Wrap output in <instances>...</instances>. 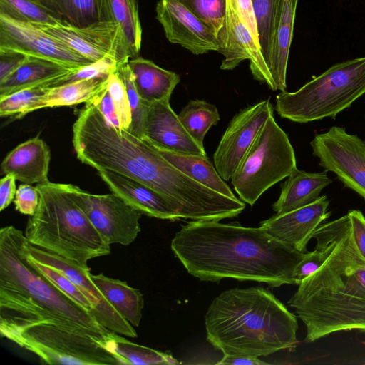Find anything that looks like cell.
Returning a JSON list of instances; mask_svg holds the SVG:
<instances>
[{"label": "cell", "mask_w": 365, "mask_h": 365, "mask_svg": "<svg viewBox=\"0 0 365 365\" xmlns=\"http://www.w3.org/2000/svg\"><path fill=\"white\" fill-rule=\"evenodd\" d=\"M189 274L201 281H254L272 287L297 285L295 269L304 252L261 227L216 220H191L170 244Z\"/></svg>", "instance_id": "1"}, {"label": "cell", "mask_w": 365, "mask_h": 365, "mask_svg": "<svg viewBox=\"0 0 365 365\" xmlns=\"http://www.w3.org/2000/svg\"><path fill=\"white\" fill-rule=\"evenodd\" d=\"M329 224L333 248L328 258L288 301L306 327L307 343L339 331L365 333V259L348 214Z\"/></svg>", "instance_id": "2"}, {"label": "cell", "mask_w": 365, "mask_h": 365, "mask_svg": "<svg viewBox=\"0 0 365 365\" xmlns=\"http://www.w3.org/2000/svg\"><path fill=\"white\" fill-rule=\"evenodd\" d=\"M24 237L13 225L0 230V334L46 322L87 333L107 344L111 331L26 260Z\"/></svg>", "instance_id": "3"}, {"label": "cell", "mask_w": 365, "mask_h": 365, "mask_svg": "<svg viewBox=\"0 0 365 365\" xmlns=\"http://www.w3.org/2000/svg\"><path fill=\"white\" fill-rule=\"evenodd\" d=\"M207 341L224 354L265 356L297 344L298 324L262 287L234 288L216 297L205 316Z\"/></svg>", "instance_id": "4"}, {"label": "cell", "mask_w": 365, "mask_h": 365, "mask_svg": "<svg viewBox=\"0 0 365 365\" xmlns=\"http://www.w3.org/2000/svg\"><path fill=\"white\" fill-rule=\"evenodd\" d=\"M39 200L28 219V241L85 269L93 258L110 253L107 244L71 197L68 184H37Z\"/></svg>", "instance_id": "5"}, {"label": "cell", "mask_w": 365, "mask_h": 365, "mask_svg": "<svg viewBox=\"0 0 365 365\" xmlns=\"http://www.w3.org/2000/svg\"><path fill=\"white\" fill-rule=\"evenodd\" d=\"M365 94V57L333 65L294 92L282 91L274 109L282 118L306 123L336 115Z\"/></svg>", "instance_id": "6"}, {"label": "cell", "mask_w": 365, "mask_h": 365, "mask_svg": "<svg viewBox=\"0 0 365 365\" xmlns=\"http://www.w3.org/2000/svg\"><path fill=\"white\" fill-rule=\"evenodd\" d=\"M297 169L294 148L273 115L257 134L230 180L240 200L252 206L265 191Z\"/></svg>", "instance_id": "7"}, {"label": "cell", "mask_w": 365, "mask_h": 365, "mask_svg": "<svg viewBox=\"0 0 365 365\" xmlns=\"http://www.w3.org/2000/svg\"><path fill=\"white\" fill-rule=\"evenodd\" d=\"M48 364L120 365L107 344L87 333L42 322L1 334Z\"/></svg>", "instance_id": "8"}, {"label": "cell", "mask_w": 365, "mask_h": 365, "mask_svg": "<svg viewBox=\"0 0 365 365\" xmlns=\"http://www.w3.org/2000/svg\"><path fill=\"white\" fill-rule=\"evenodd\" d=\"M310 145L319 165L365 200V142L344 128L333 126L316 134Z\"/></svg>", "instance_id": "9"}, {"label": "cell", "mask_w": 365, "mask_h": 365, "mask_svg": "<svg viewBox=\"0 0 365 365\" xmlns=\"http://www.w3.org/2000/svg\"><path fill=\"white\" fill-rule=\"evenodd\" d=\"M71 197L108 245H129L141 230L142 213L117 195H95L68 184Z\"/></svg>", "instance_id": "10"}, {"label": "cell", "mask_w": 365, "mask_h": 365, "mask_svg": "<svg viewBox=\"0 0 365 365\" xmlns=\"http://www.w3.org/2000/svg\"><path fill=\"white\" fill-rule=\"evenodd\" d=\"M0 50L51 61L76 70L93 61L41 28L0 13Z\"/></svg>", "instance_id": "11"}, {"label": "cell", "mask_w": 365, "mask_h": 365, "mask_svg": "<svg viewBox=\"0 0 365 365\" xmlns=\"http://www.w3.org/2000/svg\"><path fill=\"white\" fill-rule=\"evenodd\" d=\"M274 107L269 99L242 110L230 120L213 155L214 165L222 178L230 180L269 118Z\"/></svg>", "instance_id": "12"}, {"label": "cell", "mask_w": 365, "mask_h": 365, "mask_svg": "<svg viewBox=\"0 0 365 365\" xmlns=\"http://www.w3.org/2000/svg\"><path fill=\"white\" fill-rule=\"evenodd\" d=\"M23 250L32 259L64 274L91 302L92 315L100 324L124 336L137 337V332L133 326L119 314L92 282L88 275L89 269L79 267L61 256L31 244L26 237L23 242Z\"/></svg>", "instance_id": "13"}, {"label": "cell", "mask_w": 365, "mask_h": 365, "mask_svg": "<svg viewBox=\"0 0 365 365\" xmlns=\"http://www.w3.org/2000/svg\"><path fill=\"white\" fill-rule=\"evenodd\" d=\"M34 26L93 62L107 56L115 58L118 65L129 60L124 50L120 29L113 21H98L84 27L61 22Z\"/></svg>", "instance_id": "14"}, {"label": "cell", "mask_w": 365, "mask_h": 365, "mask_svg": "<svg viewBox=\"0 0 365 365\" xmlns=\"http://www.w3.org/2000/svg\"><path fill=\"white\" fill-rule=\"evenodd\" d=\"M227 4L225 26L217 36L219 43L217 52L223 56L220 69L233 70L242 61L249 60L253 78L265 83L269 88L271 77L260 46L227 1Z\"/></svg>", "instance_id": "15"}, {"label": "cell", "mask_w": 365, "mask_h": 365, "mask_svg": "<svg viewBox=\"0 0 365 365\" xmlns=\"http://www.w3.org/2000/svg\"><path fill=\"white\" fill-rule=\"evenodd\" d=\"M155 11L170 43L180 44L195 55L218 51L214 33L178 0H159Z\"/></svg>", "instance_id": "16"}, {"label": "cell", "mask_w": 365, "mask_h": 365, "mask_svg": "<svg viewBox=\"0 0 365 365\" xmlns=\"http://www.w3.org/2000/svg\"><path fill=\"white\" fill-rule=\"evenodd\" d=\"M329 200L319 196L313 202L294 210L275 214L259 226L274 237L295 250L306 252L309 241L322 222L329 217Z\"/></svg>", "instance_id": "17"}, {"label": "cell", "mask_w": 365, "mask_h": 365, "mask_svg": "<svg viewBox=\"0 0 365 365\" xmlns=\"http://www.w3.org/2000/svg\"><path fill=\"white\" fill-rule=\"evenodd\" d=\"M143 139L158 149L184 154L206 155L204 147L190 136L173 110L170 101L148 104Z\"/></svg>", "instance_id": "18"}, {"label": "cell", "mask_w": 365, "mask_h": 365, "mask_svg": "<svg viewBox=\"0 0 365 365\" xmlns=\"http://www.w3.org/2000/svg\"><path fill=\"white\" fill-rule=\"evenodd\" d=\"M98 172L113 193L142 214L170 221L180 220L166 200L151 187L113 171Z\"/></svg>", "instance_id": "19"}, {"label": "cell", "mask_w": 365, "mask_h": 365, "mask_svg": "<svg viewBox=\"0 0 365 365\" xmlns=\"http://www.w3.org/2000/svg\"><path fill=\"white\" fill-rule=\"evenodd\" d=\"M298 0H277L268 70L272 91H285L287 68Z\"/></svg>", "instance_id": "20"}, {"label": "cell", "mask_w": 365, "mask_h": 365, "mask_svg": "<svg viewBox=\"0 0 365 365\" xmlns=\"http://www.w3.org/2000/svg\"><path fill=\"white\" fill-rule=\"evenodd\" d=\"M51 160L48 146L38 136L31 138L14 148L3 160L1 174H11L23 183L32 185L48 182Z\"/></svg>", "instance_id": "21"}, {"label": "cell", "mask_w": 365, "mask_h": 365, "mask_svg": "<svg viewBox=\"0 0 365 365\" xmlns=\"http://www.w3.org/2000/svg\"><path fill=\"white\" fill-rule=\"evenodd\" d=\"M327 171L309 173L297 169L281 184L278 200L272 205L276 214L287 212L315 201L332 182Z\"/></svg>", "instance_id": "22"}, {"label": "cell", "mask_w": 365, "mask_h": 365, "mask_svg": "<svg viewBox=\"0 0 365 365\" xmlns=\"http://www.w3.org/2000/svg\"><path fill=\"white\" fill-rule=\"evenodd\" d=\"M128 63L135 88L145 103L170 101L173 90L180 81L178 74L140 56L129 59Z\"/></svg>", "instance_id": "23"}, {"label": "cell", "mask_w": 365, "mask_h": 365, "mask_svg": "<svg viewBox=\"0 0 365 365\" xmlns=\"http://www.w3.org/2000/svg\"><path fill=\"white\" fill-rule=\"evenodd\" d=\"M73 71L51 61L27 56L14 72L0 82V96L25 88L46 87Z\"/></svg>", "instance_id": "24"}, {"label": "cell", "mask_w": 365, "mask_h": 365, "mask_svg": "<svg viewBox=\"0 0 365 365\" xmlns=\"http://www.w3.org/2000/svg\"><path fill=\"white\" fill-rule=\"evenodd\" d=\"M101 21H113L119 26L125 52L129 59L139 56L142 26L138 0H99Z\"/></svg>", "instance_id": "25"}, {"label": "cell", "mask_w": 365, "mask_h": 365, "mask_svg": "<svg viewBox=\"0 0 365 365\" xmlns=\"http://www.w3.org/2000/svg\"><path fill=\"white\" fill-rule=\"evenodd\" d=\"M89 277L104 297L132 326L138 327L144 307L143 294L125 281L108 277L102 273Z\"/></svg>", "instance_id": "26"}, {"label": "cell", "mask_w": 365, "mask_h": 365, "mask_svg": "<svg viewBox=\"0 0 365 365\" xmlns=\"http://www.w3.org/2000/svg\"><path fill=\"white\" fill-rule=\"evenodd\" d=\"M108 81L107 78L82 80L55 87L46 88V93L15 118L44 108L71 106L87 103L103 89Z\"/></svg>", "instance_id": "27"}, {"label": "cell", "mask_w": 365, "mask_h": 365, "mask_svg": "<svg viewBox=\"0 0 365 365\" xmlns=\"http://www.w3.org/2000/svg\"><path fill=\"white\" fill-rule=\"evenodd\" d=\"M156 149L165 159L195 181L220 194L237 198L206 155L184 154Z\"/></svg>", "instance_id": "28"}, {"label": "cell", "mask_w": 365, "mask_h": 365, "mask_svg": "<svg viewBox=\"0 0 365 365\" xmlns=\"http://www.w3.org/2000/svg\"><path fill=\"white\" fill-rule=\"evenodd\" d=\"M60 22L84 27L101 21L99 0H34Z\"/></svg>", "instance_id": "29"}, {"label": "cell", "mask_w": 365, "mask_h": 365, "mask_svg": "<svg viewBox=\"0 0 365 365\" xmlns=\"http://www.w3.org/2000/svg\"><path fill=\"white\" fill-rule=\"evenodd\" d=\"M108 348L122 364H180L171 354L133 343L120 334L111 331Z\"/></svg>", "instance_id": "30"}, {"label": "cell", "mask_w": 365, "mask_h": 365, "mask_svg": "<svg viewBox=\"0 0 365 365\" xmlns=\"http://www.w3.org/2000/svg\"><path fill=\"white\" fill-rule=\"evenodd\" d=\"M178 115L190 136L203 147L205 135L220 120L216 106L204 100L190 101Z\"/></svg>", "instance_id": "31"}, {"label": "cell", "mask_w": 365, "mask_h": 365, "mask_svg": "<svg viewBox=\"0 0 365 365\" xmlns=\"http://www.w3.org/2000/svg\"><path fill=\"white\" fill-rule=\"evenodd\" d=\"M0 13L33 25L56 24L60 22L34 0H0Z\"/></svg>", "instance_id": "32"}, {"label": "cell", "mask_w": 365, "mask_h": 365, "mask_svg": "<svg viewBox=\"0 0 365 365\" xmlns=\"http://www.w3.org/2000/svg\"><path fill=\"white\" fill-rule=\"evenodd\" d=\"M202 21L216 36L222 30L227 14V0H178Z\"/></svg>", "instance_id": "33"}, {"label": "cell", "mask_w": 365, "mask_h": 365, "mask_svg": "<svg viewBox=\"0 0 365 365\" xmlns=\"http://www.w3.org/2000/svg\"><path fill=\"white\" fill-rule=\"evenodd\" d=\"M117 73L125 86L131 110L132 122L128 131L139 138H143L148 105L143 101L138 94L128 62L118 64Z\"/></svg>", "instance_id": "34"}, {"label": "cell", "mask_w": 365, "mask_h": 365, "mask_svg": "<svg viewBox=\"0 0 365 365\" xmlns=\"http://www.w3.org/2000/svg\"><path fill=\"white\" fill-rule=\"evenodd\" d=\"M23 253L26 260L34 269L44 276L59 291L92 314L93 307L91 302L64 274L49 265L32 259L26 255L24 250Z\"/></svg>", "instance_id": "35"}, {"label": "cell", "mask_w": 365, "mask_h": 365, "mask_svg": "<svg viewBox=\"0 0 365 365\" xmlns=\"http://www.w3.org/2000/svg\"><path fill=\"white\" fill-rule=\"evenodd\" d=\"M258 26L262 53L268 66L274 29L277 0H252Z\"/></svg>", "instance_id": "36"}, {"label": "cell", "mask_w": 365, "mask_h": 365, "mask_svg": "<svg viewBox=\"0 0 365 365\" xmlns=\"http://www.w3.org/2000/svg\"><path fill=\"white\" fill-rule=\"evenodd\" d=\"M46 92V87L38 86L19 90L0 96V116L14 115L16 118L43 96Z\"/></svg>", "instance_id": "37"}, {"label": "cell", "mask_w": 365, "mask_h": 365, "mask_svg": "<svg viewBox=\"0 0 365 365\" xmlns=\"http://www.w3.org/2000/svg\"><path fill=\"white\" fill-rule=\"evenodd\" d=\"M118 63L115 58L107 56L87 66L81 67L65 77L49 83L46 88L55 87L63 84L96 78H107L117 71Z\"/></svg>", "instance_id": "38"}, {"label": "cell", "mask_w": 365, "mask_h": 365, "mask_svg": "<svg viewBox=\"0 0 365 365\" xmlns=\"http://www.w3.org/2000/svg\"><path fill=\"white\" fill-rule=\"evenodd\" d=\"M108 89L113 100L121 129L129 130L132 115L125 86L117 71L108 76Z\"/></svg>", "instance_id": "39"}, {"label": "cell", "mask_w": 365, "mask_h": 365, "mask_svg": "<svg viewBox=\"0 0 365 365\" xmlns=\"http://www.w3.org/2000/svg\"><path fill=\"white\" fill-rule=\"evenodd\" d=\"M86 106L95 107L108 123L118 129H121L113 100L108 89V84L86 103Z\"/></svg>", "instance_id": "40"}, {"label": "cell", "mask_w": 365, "mask_h": 365, "mask_svg": "<svg viewBox=\"0 0 365 365\" xmlns=\"http://www.w3.org/2000/svg\"><path fill=\"white\" fill-rule=\"evenodd\" d=\"M38 200L39 195L36 187L23 183L16 190L14 203L16 211L31 216L35 212Z\"/></svg>", "instance_id": "41"}, {"label": "cell", "mask_w": 365, "mask_h": 365, "mask_svg": "<svg viewBox=\"0 0 365 365\" xmlns=\"http://www.w3.org/2000/svg\"><path fill=\"white\" fill-rule=\"evenodd\" d=\"M227 1L249 28L255 41L260 46L257 21L252 0H227Z\"/></svg>", "instance_id": "42"}, {"label": "cell", "mask_w": 365, "mask_h": 365, "mask_svg": "<svg viewBox=\"0 0 365 365\" xmlns=\"http://www.w3.org/2000/svg\"><path fill=\"white\" fill-rule=\"evenodd\" d=\"M27 56L9 50H0V82L14 72Z\"/></svg>", "instance_id": "43"}, {"label": "cell", "mask_w": 365, "mask_h": 365, "mask_svg": "<svg viewBox=\"0 0 365 365\" xmlns=\"http://www.w3.org/2000/svg\"><path fill=\"white\" fill-rule=\"evenodd\" d=\"M347 214L350 218L354 240L365 259V216L359 210H350Z\"/></svg>", "instance_id": "44"}, {"label": "cell", "mask_w": 365, "mask_h": 365, "mask_svg": "<svg viewBox=\"0 0 365 365\" xmlns=\"http://www.w3.org/2000/svg\"><path fill=\"white\" fill-rule=\"evenodd\" d=\"M16 178L6 174L0 180V211L6 209L15 197L16 192Z\"/></svg>", "instance_id": "45"}, {"label": "cell", "mask_w": 365, "mask_h": 365, "mask_svg": "<svg viewBox=\"0 0 365 365\" xmlns=\"http://www.w3.org/2000/svg\"><path fill=\"white\" fill-rule=\"evenodd\" d=\"M217 364L225 365H265L269 364L260 360L258 357L244 356L232 354H224L222 359L217 362Z\"/></svg>", "instance_id": "46"}, {"label": "cell", "mask_w": 365, "mask_h": 365, "mask_svg": "<svg viewBox=\"0 0 365 365\" xmlns=\"http://www.w3.org/2000/svg\"><path fill=\"white\" fill-rule=\"evenodd\" d=\"M365 142V141H364Z\"/></svg>", "instance_id": "47"}]
</instances>
